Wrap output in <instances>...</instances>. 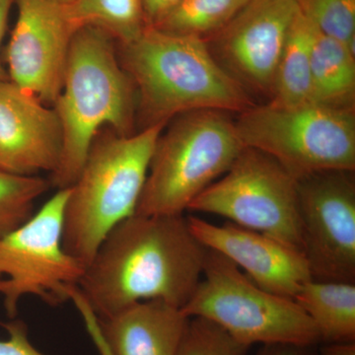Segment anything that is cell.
<instances>
[{
	"label": "cell",
	"mask_w": 355,
	"mask_h": 355,
	"mask_svg": "<svg viewBox=\"0 0 355 355\" xmlns=\"http://www.w3.org/2000/svg\"><path fill=\"white\" fill-rule=\"evenodd\" d=\"M299 10L295 0H251L212 36L229 73L245 88L272 97L287 33Z\"/></svg>",
	"instance_id": "obj_12"
},
{
	"label": "cell",
	"mask_w": 355,
	"mask_h": 355,
	"mask_svg": "<svg viewBox=\"0 0 355 355\" xmlns=\"http://www.w3.org/2000/svg\"><path fill=\"white\" fill-rule=\"evenodd\" d=\"M183 0H140L146 26H153Z\"/></svg>",
	"instance_id": "obj_25"
},
{
	"label": "cell",
	"mask_w": 355,
	"mask_h": 355,
	"mask_svg": "<svg viewBox=\"0 0 355 355\" xmlns=\"http://www.w3.org/2000/svg\"><path fill=\"white\" fill-rule=\"evenodd\" d=\"M0 323L8 333V338L0 340V355H46L31 343L27 324L22 320L11 319Z\"/></svg>",
	"instance_id": "obj_24"
},
{
	"label": "cell",
	"mask_w": 355,
	"mask_h": 355,
	"mask_svg": "<svg viewBox=\"0 0 355 355\" xmlns=\"http://www.w3.org/2000/svg\"><path fill=\"white\" fill-rule=\"evenodd\" d=\"M354 51L315 28L311 53V103L354 109Z\"/></svg>",
	"instance_id": "obj_16"
},
{
	"label": "cell",
	"mask_w": 355,
	"mask_h": 355,
	"mask_svg": "<svg viewBox=\"0 0 355 355\" xmlns=\"http://www.w3.org/2000/svg\"><path fill=\"white\" fill-rule=\"evenodd\" d=\"M234 125L243 146L270 156L295 180L331 170L355 171L354 109L268 103L245 110Z\"/></svg>",
	"instance_id": "obj_7"
},
{
	"label": "cell",
	"mask_w": 355,
	"mask_h": 355,
	"mask_svg": "<svg viewBox=\"0 0 355 355\" xmlns=\"http://www.w3.org/2000/svg\"><path fill=\"white\" fill-rule=\"evenodd\" d=\"M15 3V0H0V49H1L2 40L6 34L7 20H8L9 12L11 7ZM8 74L2 65L1 58H0V83L1 81L8 80Z\"/></svg>",
	"instance_id": "obj_27"
},
{
	"label": "cell",
	"mask_w": 355,
	"mask_h": 355,
	"mask_svg": "<svg viewBox=\"0 0 355 355\" xmlns=\"http://www.w3.org/2000/svg\"><path fill=\"white\" fill-rule=\"evenodd\" d=\"M207 248L184 216L123 219L103 240L78 284L77 302L95 322L135 303H188L202 277Z\"/></svg>",
	"instance_id": "obj_1"
},
{
	"label": "cell",
	"mask_w": 355,
	"mask_h": 355,
	"mask_svg": "<svg viewBox=\"0 0 355 355\" xmlns=\"http://www.w3.org/2000/svg\"><path fill=\"white\" fill-rule=\"evenodd\" d=\"M166 125L120 135L97 132L76 181L69 188L62 248L87 268L110 231L135 214L159 135Z\"/></svg>",
	"instance_id": "obj_4"
},
{
	"label": "cell",
	"mask_w": 355,
	"mask_h": 355,
	"mask_svg": "<svg viewBox=\"0 0 355 355\" xmlns=\"http://www.w3.org/2000/svg\"><path fill=\"white\" fill-rule=\"evenodd\" d=\"M315 28L299 10L282 49L270 104L295 107L311 103V53Z\"/></svg>",
	"instance_id": "obj_18"
},
{
	"label": "cell",
	"mask_w": 355,
	"mask_h": 355,
	"mask_svg": "<svg viewBox=\"0 0 355 355\" xmlns=\"http://www.w3.org/2000/svg\"><path fill=\"white\" fill-rule=\"evenodd\" d=\"M189 322L180 308L146 300L96 324L105 355H177Z\"/></svg>",
	"instance_id": "obj_15"
},
{
	"label": "cell",
	"mask_w": 355,
	"mask_h": 355,
	"mask_svg": "<svg viewBox=\"0 0 355 355\" xmlns=\"http://www.w3.org/2000/svg\"><path fill=\"white\" fill-rule=\"evenodd\" d=\"M55 1L58 2V3L64 4L65 6V4H69L70 2L73 1V0H55Z\"/></svg>",
	"instance_id": "obj_29"
},
{
	"label": "cell",
	"mask_w": 355,
	"mask_h": 355,
	"mask_svg": "<svg viewBox=\"0 0 355 355\" xmlns=\"http://www.w3.org/2000/svg\"><path fill=\"white\" fill-rule=\"evenodd\" d=\"M189 210L224 217L303 254L297 181L257 149L244 147L223 177L203 191Z\"/></svg>",
	"instance_id": "obj_9"
},
{
	"label": "cell",
	"mask_w": 355,
	"mask_h": 355,
	"mask_svg": "<svg viewBox=\"0 0 355 355\" xmlns=\"http://www.w3.org/2000/svg\"><path fill=\"white\" fill-rule=\"evenodd\" d=\"M294 300L312 320L321 343L355 342V284L309 280Z\"/></svg>",
	"instance_id": "obj_17"
},
{
	"label": "cell",
	"mask_w": 355,
	"mask_h": 355,
	"mask_svg": "<svg viewBox=\"0 0 355 355\" xmlns=\"http://www.w3.org/2000/svg\"><path fill=\"white\" fill-rule=\"evenodd\" d=\"M249 349L209 320L193 317L177 355H248Z\"/></svg>",
	"instance_id": "obj_23"
},
{
	"label": "cell",
	"mask_w": 355,
	"mask_h": 355,
	"mask_svg": "<svg viewBox=\"0 0 355 355\" xmlns=\"http://www.w3.org/2000/svg\"><path fill=\"white\" fill-rule=\"evenodd\" d=\"M318 355H355V342L321 343Z\"/></svg>",
	"instance_id": "obj_28"
},
{
	"label": "cell",
	"mask_w": 355,
	"mask_h": 355,
	"mask_svg": "<svg viewBox=\"0 0 355 355\" xmlns=\"http://www.w3.org/2000/svg\"><path fill=\"white\" fill-rule=\"evenodd\" d=\"M171 121L156 142L135 214L184 216L245 147L225 112L198 110Z\"/></svg>",
	"instance_id": "obj_5"
},
{
	"label": "cell",
	"mask_w": 355,
	"mask_h": 355,
	"mask_svg": "<svg viewBox=\"0 0 355 355\" xmlns=\"http://www.w3.org/2000/svg\"><path fill=\"white\" fill-rule=\"evenodd\" d=\"M69 188L58 190L26 223L0 238V296L15 319L21 299L36 296L51 307L76 300L85 268L64 251L62 220Z\"/></svg>",
	"instance_id": "obj_8"
},
{
	"label": "cell",
	"mask_w": 355,
	"mask_h": 355,
	"mask_svg": "<svg viewBox=\"0 0 355 355\" xmlns=\"http://www.w3.org/2000/svg\"><path fill=\"white\" fill-rule=\"evenodd\" d=\"M296 181L312 280L355 284L354 172H317Z\"/></svg>",
	"instance_id": "obj_10"
},
{
	"label": "cell",
	"mask_w": 355,
	"mask_h": 355,
	"mask_svg": "<svg viewBox=\"0 0 355 355\" xmlns=\"http://www.w3.org/2000/svg\"><path fill=\"white\" fill-rule=\"evenodd\" d=\"M18 16L6 48L9 80L44 104L62 92L69 44L76 30L64 4L55 0H15Z\"/></svg>",
	"instance_id": "obj_11"
},
{
	"label": "cell",
	"mask_w": 355,
	"mask_h": 355,
	"mask_svg": "<svg viewBox=\"0 0 355 355\" xmlns=\"http://www.w3.org/2000/svg\"><path fill=\"white\" fill-rule=\"evenodd\" d=\"M182 311L189 318L209 320L249 347L321 343L316 327L295 300L261 288L233 261L209 249L202 279Z\"/></svg>",
	"instance_id": "obj_6"
},
{
	"label": "cell",
	"mask_w": 355,
	"mask_h": 355,
	"mask_svg": "<svg viewBox=\"0 0 355 355\" xmlns=\"http://www.w3.org/2000/svg\"><path fill=\"white\" fill-rule=\"evenodd\" d=\"M116 53L137 91V132L189 112L242 113L254 105L198 37L146 26L132 41L116 43Z\"/></svg>",
	"instance_id": "obj_2"
},
{
	"label": "cell",
	"mask_w": 355,
	"mask_h": 355,
	"mask_svg": "<svg viewBox=\"0 0 355 355\" xmlns=\"http://www.w3.org/2000/svg\"><path fill=\"white\" fill-rule=\"evenodd\" d=\"M62 130L55 110L10 80L0 83V170L19 176L53 174Z\"/></svg>",
	"instance_id": "obj_14"
},
{
	"label": "cell",
	"mask_w": 355,
	"mask_h": 355,
	"mask_svg": "<svg viewBox=\"0 0 355 355\" xmlns=\"http://www.w3.org/2000/svg\"><path fill=\"white\" fill-rule=\"evenodd\" d=\"M299 8L318 31L354 51L355 0H302Z\"/></svg>",
	"instance_id": "obj_22"
},
{
	"label": "cell",
	"mask_w": 355,
	"mask_h": 355,
	"mask_svg": "<svg viewBox=\"0 0 355 355\" xmlns=\"http://www.w3.org/2000/svg\"><path fill=\"white\" fill-rule=\"evenodd\" d=\"M62 130L60 165L51 174L58 190L69 188L103 128L120 135L137 132V91L119 62L113 37L94 26L72 36L60 94L53 103Z\"/></svg>",
	"instance_id": "obj_3"
},
{
	"label": "cell",
	"mask_w": 355,
	"mask_h": 355,
	"mask_svg": "<svg viewBox=\"0 0 355 355\" xmlns=\"http://www.w3.org/2000/svg\"><path fill=\"white\" fill-rule=\"evenodd\" d=\"M187 220L203 246L233 261L266 291L294 300L312 280L304 254L275 238L230 221L216 225L193 216Z\"/></svg>",
	"instance_id": "obj_13"
},
{
	"label": "cell",
	"mask_w": 355,
	"mask_h": 355,
	"mask_svg": "<svg viewBox=\"0 0 355 355\" xmlns=\"http://www.w3.org/2000/svg\"><path fill=\"white\" fill-rule=\"evenodd\" d=\"M41 176H19L0 170V238L26 223L35 214V203L51 188Z\"/></svg>",
	"instance_id": "obj_21"
},
{
	"label": "cell",
	"mask_w": 355,
	"mask_h": 355,
	"mask_svg": "<svg viewBox=\"0 0 355 355\" xmlns=\"http://www.w3.org/2000/svg\"><path fill=\"white\" fill-rule=\"evenodd\" d=\"M296 2H297V3H300L301 1H302V0H295Z\"/></svg>",
	"instance_id": "obj_30"
},
{
	"label": "cell",
	"mask_w": 355,
	"mask_h": 355,
	"mask_svg": "<svg viewBox=\"0 0 355 355\" xmlns=\"http://www.w3.org/2000/svg\"><path fill=\"white\" fill-rule=\"evenodd\" d=\"M318 347L312 345H261L259 352L254 355H318Z\"/></svg>",
	"instance_id": "obj_26"
},
{
	"label": "cell",
	"mask_w": 355,
	"mask_h": 355,
	"mask_svg": "<svg viewBox=\"0 0 355 355\" xmlns=\"http://www.w3.org/2000/svg\"><path fill=\"white\" fill-rule=\"evenodd\" d=\"M251 0H183L155 25L162 31L184 36L212 37Z\"/></svg>",
	"instance_id": "obj_20"
},
{
	"label": "cell",
	"mask_w": 355,
	"mask_h": 355,
	"mask_svg": "<svg viewBox=\"0 0 355 355\" xmlns=\"http://www.w3.org/2000/svg\"><path fill=\"white\" fill-rule=\"evenodd\" d=\"M64 6L76 31L94 26L109 33L118 44L132 41L146 28L140 0H73Z\"/></svg>",
	"instance_id": "obj_19"
}]
</instances>
